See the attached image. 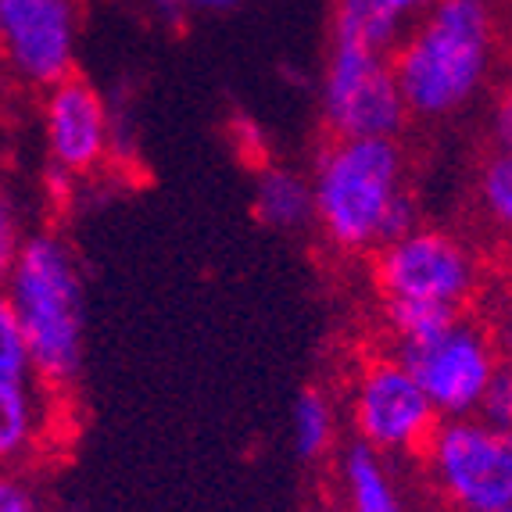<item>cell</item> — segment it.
I'll return each mask as SVG.
<instances>
[{
  "label": "cell",
  "instance_id": "6da1fadb",
  "mask_svg": "<svg viewBox=\"0 0 512 512\" xmlns=\"http://www.w3.org/2000/svg\"><path fill=\"white\" fill-rule=\"evenodd\" d=\"M495 0H434L391 54L402 101L416 119H448L495 72Z\"/></svg>",
  "mask_w": 512,
  "mask_h": 512
},
{
  "label": "cell",
  "instance_id": "7a4b0ae2",
  "mask_svg": "<svg viewBox=\"0 0 512 512\" xmlns=\"http://www.w3.org/2000/svg\"><path fill=\"white\" fill-rule=\"evenodd\" d=\"M0 287L26 333L36 384L51 391L76 384L83 369L86 298L79 258L69 240L54 230L29 233Z\"/></svg>",
  "mask_w": 512,
  "mask_h": 512
},
{
  "label": "cell",
  "instance_id": "3957f363",
  "mask_svg": "<svg viewBox=\"0 0 512 512\" xmlns=\"http://www.w3.org/2000/svg\"><path fill=\"white\" fill-rule=\"evenodd\" d=\"M312 208L323 240L341 255L380 248V222L405 183V154L394 137L330 140L312 165Z\"/></svg>",
  "mask_w": 512,
  "mask_h": 512
},
{
  "label": "cell",
  "instance_id": "277c9868",
  "mask_svg": "<svg viewBox=\"0 0 512 512\" xmlns=\"http://www.w3.org/2000/svg\"><path fill=\"white\" fill-rule=\"evenodd\" d=\"M419 455L452 512L512 509V441L505 430L480 416L441 419Z\"/></svg>",
  "mask_w": 512,
  "mask_h": 512
},
{
  "label": "cell",
  "instance_id": "5b68a950",
  "mask_svg": "<svg viewBox=\"0 0 512 512\" xmlns=\"http://www.w3.org/2000/svg\"><path fill=\"white\" fill-rule=\"evenodd\" d=\"M480 273L477 251L434 226H416L405 237L380 244L373 262V280L384 301H434L459 312L480 291Z\"/></svg>",
  "mask_w": 512,
  "mask_h": 512
},
{
  "label": "cell",
  "instance_id": "8992f818",
  "mask_svg": "<svg viewBox=\"0 0 512 512\" xmlns=\"http://www.w3.org/2000/svg\"><path fill=\"white\" fill-rule=\"evenodd\" d=\"M394 359L416 376L437 419L473 416L495 369L502 366L491 333L466 316H455L423 341L394 344Z\"/></svg>",
  "mask_w": 512,
  "mask_h": 512
},
{
  "label": "cell",
  "instance_id": "52a82bcc",
  "mask_svg": "<svg viewBox=\"0 0 512 512\" xmlns=\"http://www.w3.org/2000/svg\"><path fill=\"white\" fill-rule=\"evenodd\" d=\"M323 122L330 137H394L412 119L402 101L391 54H376L351 43H330V61L323 72Z\"/></svg>",
  "mask_w": 512,
  "mask_h": 512
},
{
  "label": "cell",
  "instance_id": "ba28073f",
  "mask_svg": "<svg viewBox=\"0 0 512 512\" xmlns=\"http://www.w3.org/2000/svg\"><path fill=\"white\" fill-rule=\"evenodd\" d=\"M351 423L355 441L380 455H419L441 423L416 384V376L394 359H369L351 384Z\"/></svg>",
  "mask_w": 512,
  "mask_h": 512
},
{
  "label": "cell",
  "instance_id": "9c48e42d",
  "mask_svg": "<svg viewBox=\"0 0 512 512\" xmlns=\"http://www.w3.org/2000/svg\"><path fill=\"white\" fill-rule=\"evenodd\" d=\"M76 0H0V61L26 86H54L76 69Z\"/></svg>",
  "mask_w": 512,
  "mask_h": 512
},
{
  "label": "cell",
  "instance_id": "30bf717a",
  "mask_svg": "<svg viewBox=\"0 0 512 512\" xmlns=\"http://www.w3.org/2000/svg\"><path fill=\"white\" fill-rule=\"evenodd\" d=\"M43 137L51 162L83 176L111 151V111L101 90L83 76H65L43 94Z\"/></svg>",
  "mask_w": 512,
  "mask_h": 512
},
{
  "label": "cell",
  "instance_id": "8fae6325",
  "mask_svg": "<svg viewBox=\"0 0 512 512\" xmlns=\"http://www.w3.org/2000/svg\"><path fill=\"white\" fill-rule=\"evenodd\" d=\"M255 215L269 230H308L316 222V208H312V183H308L305 172L283 169V165H262L255 176Z\"/></svg>",
  "mask_w": 512,
  "mask_h": 512
},
{
  "label": "cell",
  "instance_id": "7c38bea8",
  "mask_svg": "<svg viewBox=\"0 0 512 512\" xmlns=\"http://www.w3.org/2000/svg\"><path fill=\"white\" fill-rule=\"evenodd\" d=\"M341 491L348 512H409L384 455L366 448L362 441L348 444L341 452Z\"/></svg>",
  "mask_w": 512,
  "mask_h": 512
},
{
  "label": "cell",
  "instance_id": "4fadbf2b",
  "mask_svg": "<svg viewBox=\"0 0 512 512\" xmlns=\"http://www.w3.org/2000/svg\"><path fill=\"white\" fill-rule=\"evenodd\" d=\"M43 434L40 384L0 380V466H18Z\"/></svg>",
  "mask_w": 512,
  "mask_h": 512
},
{
  "label": "cell",
  "instance_id": "5bb4252c",
  "mask_svg": "<svg viewBox=\"0 0 512 512\" xmlns=\"http://www.w3.org/2000/svg\"><path fill=\"white\" fill-rule=\"evenodd\" d=\"M294 448L305 462H319L330 455L337 441V409H333L330 394L319 387H308L294 402Z\"/></svg>",
  "mask_w": 512,
  "mask_h": 512
},
{
  "label": "cell",
  "instance_id": "9a60e30c",
  "mask_svg": "<svg viewBox=\"0 0 512 512\" xmlns=\"http://www.w3.org/2000/svg\"><path fill=\"white\" fill-rule=\"evenodd\" d=\"M455 316H462L459 308L434 305V301H402V298H391L384 305V319H387V330H391V341L394 344L423 341V337H430V333H437L441 326L452 323Z\"/></svg>",
  "mask_w": 512,
  "mask_h": 512
},
{
  "label": "cell",
  "instance_id": "2e32d148",
  "mask_svg": "<svg viewBox=\"0 0 512 512\" xmlns=\"http://www.w3.org/2000/svg\"><path fill=\"white\" fill-rule=\"evenodd\" d=\"M480 205L498 226H509L512 222V158H509V147H495V154L484 162L480 169Z\"/></svg>",
  "mask_w": 512,
  "mask_h": 512
},
{
  "label": "cell",
  "instance_id": "e0dca14e",
  "mask_svg": "<svg viewBox=\"0 0 512 512\" xmlns=\"http://www.w3.org/2000/svg\"><path fill=\"white\" fill-rule=\"evenodd\" d=\"M29 376H33V366H29L26 333L18 326L15 308L0 287V380H29Z\"/></svg>",
  "mask_w": 512,
  "mask_h": 512
},
{
  "label": "cell",
  "instance_id": "ac0fdd59",
  "mask_svg": "<svg viewBox=\"0 0 512 512\" xmlns=\"http://www.w3.org/2000/svg\"><path fill=\"white\" fill-rule=\"evenodd\" d=\"M22 240H26V230H22L15 190L8 187V180H0V283L8 280L11 265H15V258H18V248H22Z\"/></svg>",
  "mask_w": 512,
  "mask_h": 512
},
{
  "label": "cell",
  "instance_id": "d6986e66",
  "mask_svg": "<svg viewBox=\"0 0 512 512\" xmlns=\"http://www.w3.org/2000/svg\"><path fill=\"white\" fill-rule=\"evenodd\" d=\"M473 416H480L484 423H491V427L509 434V427H512V376L505 366L495 369V376H491V384H487L484 398H480Z\"/></svg>",
  "mask_w": 512,
  "mask_h": 512
},
{
  "label": "cell",
  "instance_id": "ffe728a7",
  "mask_svg": "<svg viewBox=\"0 0 512 512\" xmlns=\"http://www.w3.org/2000/svg\"><path fill=\"white\" fill-rule=\"evenodd\" d=\"M416 226H423V222H419V201L409 187H402L394 194L391 205H387L384 222H380V244L405 237V233H412Z\"/></svg>",
  "mask_w": 512,
  "mask_h": 512
},
{
  "label": "cell",
  "instance_id": "44dd1931",
  "mask_svg": "<svg viewBox=\"0 0 512 512\" xmlns=\"http://www.w3.org/2000/svg\"><path fill=\"white\" fill-rule=\"evenodd\" d=\"M0 512H40L36 491L18 477L15 466H0Z\"/></svg>",
  "mask_w": 512,
  "mask_h": 512
},
{
  "label": "cell",
  "instance_id": "7402d4cb",
  "mask_svg": "<svg viewBox=\"0 0 512 512\" xmlns=\"http://www.w3.org/2000/svg\"><path fill=\"white\" fill-rule=\"evenodd\" d=\"M43 187L51 190V197L61 205V201H69V197H72V187H76V172H69L65 165L51 162V165H47V172H43Z\"/></svg>",
  "mask_w": 512,
  "mask_h": 512
},
{
  "label": "cell",
  "instance_id": "603a6c76",
  "mask_svg": "<svg viewBox=\"0 0 512 512\" xmlns=\"http://www.w3.org/2000/svg\"><path fill=\"white\" fill-rule=\"evenodd\" d=\"M233 129H237V144H248L244 151H251L255 158H262L265 162V133L255 126L251 119H237L233 122Z\"/></svg>",
  "mask_w": 512,
  "mask_h": 512
},
{
  "label": "cell",
  "instance_id": "cb8c5ba5",
  "mask_svg": "<svg viewBox=\"0 0 512 512\" xmlns=\"http://www.w3.org/2000/svg\"><path fill=\"white\" fill-rule=\"evenodd\" d=\"M151 8H154V15L162 18L165 26L169 29H180L183 22H187V0H151Z\"/></svg>",
  "mask_w": 512,
  "mask_h": 512
},
{
  "label": "cell",
  "instance_id": "d4e9b609",
  "mask_svg": "<svg viewBox=\"0 0 512 512\" xmlns=\"http://www.w3.org/2000/svg\"><path fill=\"white\" fill-rule=\"evenodd\" d=\"M376 4H380L384 11H391L394 18H402L405 26H409L412 18L423 15V11H427L430 4H434V0H376Z\"/></svg>",
  "mask_w": 512,
  "mask_h": 512
},
{
  "label": "cell",
  "instance_id": "484cf974",
  "mask_svg": "<svg viewBox=\"0 0 512 512\" xmlns=\"http://www.w3.org/2000/svg\"><path fill=\"white\" fill-rule=\"evenodd\" d=\"M495 129H498V147H509L512 144V111H509V101H502V108H498Z\"/></svg>",
  "mask_w": 512,
  "mask_h": 512
},
{
  "label": "cell",
  "instance_id": "4316f807",
  "mask_svg": "<svg viewBox=\"0 0 512 512\" xmlns=\"http://www.w3.org/2000/svg\"><path fill=\"white\" fill-rule=\"evenodd\" d=\"M240 0H187V11H233Z\"/></svg>",
  "mask_w": 512,
  "mask_h": 512
},
{
  "label": "cell",
  "instance_id": "83f0119b",
  "mask_svg": "<svg viewBox=\"0 0 512 512\" xmlns=\"http://www.w3.org/2000/svg\"><path fill=\"white\" fill-rule=\"evenodd\" d=\"M505 512H512V509H505Z\"/></svg>",
  "mask_w": 512,
  "mask_h": 512
}]
</instances>
